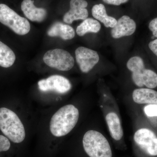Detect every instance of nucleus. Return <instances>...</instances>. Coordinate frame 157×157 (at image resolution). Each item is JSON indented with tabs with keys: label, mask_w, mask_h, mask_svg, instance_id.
I'll list each match as a JSON object with an SVG mask.
<instances>
[{
	"label": "nucleus",
	"mask_w": 157,
	"mask_h": 157,
	"mask_svg": "<svg viewBox=\"0 0 157 157\" xmlns=\"http://www.w3.org/2000/svg\"><path fill=\"white\" fill-rule=\"evenodd\" d=\"M79 118L78 109L72 104L65 105L59 109L52 117L50 130L57 137L67 135L76 125Z\"/></svg>",
	"instance_id": "obj_1"
},
{
	"label": "nucleus",
	"mask_w": 157,
	"mask_h": 157,
	"mask_svg": "<svg viewBox=\"0 0 157 157\" xmlns=\"http://www.w3.org/2000/svg\"><path fill=\"white\" fill-rule=\"evenodd\" d=\"M0 130L14 143H21L25 138V130L19 118L15 113L5 107L0 108Z\"/></svg>",
	"instance_id": "obj_2"
},
{
	"label": "nucleus",
	"mask_w": 157,
	"mask_h": 157,
	"mask_svg": "<svg viewBox=\"0 0 157 157\" xmlns=\"http://www.w3.org/2000/svg\"><path fill=\"white\" fill-rule=\"evenodd\" d=\"M127 67L132 73V78L138 87L145 86L150 89L157 86V74L152 70L145 69L143 59L134 56L127 62Z\"/></svg>",
	"instance_id": "obj_3"
},
{
	"label": "nucleus",
	"mask_w": 157,
	"mask_h": 157,
	"mask_svg": "<svg viewBox=\"0 0 157 157\" xmlns=\"http://www.w3.org/2000/svg\"><path fill=\"white\" fill-rule=\"evenodd\" d=\"M85 151L90 157H112L109 142L100 132L90 130L85 134L82 140Z\"/></svg>",
	"instance_id": "obj_4"
},
{
	"label": "nucleus",
	"mask_w": 157,
	"mask_h": 157,
	"mask_svg": "<svg viewBox=\"0 0 157 157\" xmlns=\"http://www.w3.org/2000/svg\"><path fill=\"white\" fill-rule=\"evenodd\" d=\"M0 22L21 36L28 33L30 30V24L28 20L4 4H0Z\"/></svg>",
	"instance_id": "obj_5"
},
{
	"label": "nucleus",
	"mask_w": 157,
	"mask_h": 157,
	"mask_svg": "<svg viewBox=\"0 0 157 157\" xmlns=\"http://www.w3.org/2000/svg\"><path fill=\"white\" fill-rule=\"evenodd\" d=\"M43 61L48 67L62 71H67L73 68L74 60L68 52L60 49L48 50L44 55Z\"/></svg>",
	"instance_id": "obj_6"
},
{
	"label": "nucleus",
	"mask_w": 157,
	"mask_h": 157,
	"mask_svg": "<svg viewBox=\"0 0 157 157\" xmlns=\"http://www.w3.org/2000/svg\"><path fill=\"white\" fill-rule=\"evenodd\" d=\"M134 140L136 144L150 155H157V137L151 130L141 128L135 132Z\"/></svg>",
	"instance_id": "obj_7"
},
{
	"label": "nucleus",
	"mask_w": 157,
	"mask_h": 157,
	"mask_svg": "<svg viewBox=\"0 0 157 157\" xmlns=\"http://www.w3.org/2000/svg\"><path fill=\"white\" fill-rule=\"evenodd\" d=\"M38 85L41 91H54L61 94L68 92L72 87L67 78L57 75H52L45 79L40 80Z\"/></svg>",
	"instance_id": "obj_8"
},
{
	"label": "nucleus",
	"mask_w": 157,
	"mask_h": 157,
	"mask_svg": "<svg viewBox=\"0 0 157 157\" xmlns=\"http://www.w3.org/2000/svg\"><path fill=\"white\" fill-rule=\"evenodd\" d=\"M76 61L82 73H87L98 63L99 56L95 51L79 47L75 51Z\"/></svg>",
	"instance_id": "obj_9"
},
{
	"label": "nucleus",
	"mask_w": 157,
	"mask_h": 157,
	"mask_svg": "<svg viewBox=\"0 0 157 157\" xmlns=\"http://www.w3.org/2000/svg\"><path fill=\"white\" fill-rule=\"evenodd\" d=\"M88 3L85 0H71L70 9L64 14L63 21L71 24L74 21L85 19L88 16V11L86 9Z\"/></svg>",
	"instance_id": "obj_10"
},
{
	"label": "nucleus",
	"mask_w": 157,
	"mask_h": 157,
	"mask_svg": "<svg viewBox=\"0 0 157 157\" xmlns=\"http://www.w3.org/2000/svg\"><path fill=\"white\" fill-rule=\"evenodd\" d=\"M136 24L134 20L127 15H124L117 21L116 25L112 28L111 35L114 39L128 36L135 33Z\"/></svg>",
	"instance_id": "obj_11"
},
{
	"label": "nucleus",
	"mask_w": 157,
	"mask_h": 157,
	"mask_svg": "<svg viewBox=\"0 0 157 157\" xmlns=\"http://www.w3.org/2000/svg\"><path fill=\"white\" fill-rule=\"evenodd\" d=\"M21 9L27 18L32 21L41 22L47 16V11L43 8H37L32 0H23Z\"/></svg>",
	"instance_id": "obj_12"
},
{
	"label": "nucleus",
	"mask_w": 157,
	"mask_h": 157,
	"mask_svg": "<svg viewBox=\"0 0 157 157\" xmlns=\"http://www.w3.org/2000/svg\"><path fill=\"white\" fill-rule=\"evenodd\" d=\"M132 98L138 104H157V91L150 88H139L134 90Z\"/></svg>",
	"instance_id": "obj_13"
},
{
	"label": "nucleus",
	"mask_w": 157,
	"mask_h": 157,
	"mask_svg": "<svg viewBox=\"0 0 157 157\" xmlns=\"http://www.w3.org/2000/svg\"><path fill=\"white\" fill-rule=\"evenodd\" d=\"M47 34L49 36L60 37L63 40H70L75 37L74 29L68 25L57 22L51 27Z\"/></svg>",
	"instance_id": "obj_14"
},
{
	"label": "nucleus",
	"mask_w": 157,
	"mask_h": 157,
	"mask_svg": "<svg viewBox=\"0 0 157 157\" xmlns=\"http://www.w3.org/2000/svg\"><path fill=\"white\" fill-rule=\"evenodd\" d=\"M105 119L111 137L114 140H120L123 136V131L117 114L114 112L109 113Z\"/></svg>",
	"instance_id": "obj_15"
},
{
	"label": "nucleus",
	"mask_w": 157,
	"mask_h": 157,
	"mask_svg": "<svg viewBox=\"0 0 157 157\" xmlns=\"http://www.w3.org/2000/svg\"><path fill=\"white\" fill-rule=\"evenodd\" d=\"M92 14L93 17L102 22L106 28H113L116 25L117 20L107 15L105 6L103 4H98L93 6Z\"/></svg>",
	"instance_id": "obj_16"
},
{
	"label": "nucleus",
	"mask_w": 157,
	"mask_h": 157,
	"mask_svg": "<svg viewBox=\"0 0 157 157\" xmlns=\"http://www.w3.org/2000/svg\"><path fill=\"white\" fill-rule=\"evenodd\" d=\"M101 29V25L97 20L87 18L77 27L76 33L82 36L89 33H98Z\"/></svg>",
	"instance_id": "obj_17"
},
{
	"label": "nucleus",
	"mask_w": 157,
	"mask_h": 157,
	"mask_svg": "<svg viewBox=\"0 0 157 157\" xmlns=\"http://www.w3.org/2000/svg\"><path fill=\"white\" fill-rule=\"evenodd\" d=\"M16 56L9 46L0 41V66L9 68L14 64Z\"/></svg>",
	"instance_id": "obj_18"
},
{
	"label": "nucleus",
	"mask_w": 157,
	"mask_h": 157,
	"mask_svg": "<svg viewBox=\"0 0 157 157\" xmlns=\"http://www.w3.org/2000/svg\"><path fill=\"white\" fill-rule=\"evenodd\" d=\"M144 111L147 116L157 117V104H151L145 106Z\"/></svg>",
	"instance_id": "obj_19"
},
{
	"label": "nucleus",
	"mask_w": 157,
	"mask_h": 157,
	"mask_svg": "<svg viewBox=\"0 0 157 157\" xmlns=\"http://www.w3.org/2000/svg\"><path fill=\"white\" fill-rule=\"evenodd\" d=\"M11 144L8 138L3 135H0V152L9 150Z\"/></svg>",
	"instance_id": "obj_20"
},
{
	"label": "nucleus",
	"mask_w": 157,
	"mask_h": 157,
	"mask_svg": "<svg viewBox=\"0 0 157 157\" xmlns=\"http://www.w3.org/2000/svg\"><path fill=\"white\" fill-rule=\"evenodd\" d=\"M149 29L152 33L153 36L157 38V17L153 19L150 22Z\"/></svg>",
	"instance_id": "obj_21"
},
{
	"label": "nucleus",
	"mask_w": 157,
	"mask_h": 157,
	"mask_svg": "<svg viewBox=\"0 0 157 157\" xmlns=\"http://www.w3.org/2000/svg\"><path fill=\"white\" fill-rule=\"evenodd\" d=\"M129 0H103V2L106 4L117 6L126 3Z\"/></svg>",
	"instance_id": "obj_22"
},
{
	"label": "nucleus",
	"mask_w": 157,
	"mask_h": 157,
	"mask_svg": "<svg viewBox=\"0 0 157 157\" xmlns=\"http://www.w3.org/2000/svg\"><path fill=\"white\" fill-rule=\"evenodd\" d=\"M148 46L150 49L157 56V39L150 42Z\"/></svg>",
	"instance_id": "obj_23"
}]
</instances>
